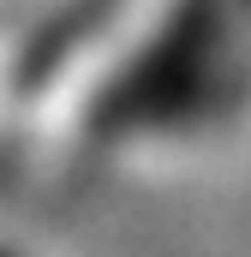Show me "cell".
Here are the masks:
<instances>
[{
    "label": "cell",
    "instance_id": "1",
    "mask_svg": "<svg viewBox=\"0 0 251 257\" xmlns=\"http://www.w3.org/2000/svg\"><path fill=\"white\" fill-rule=\"evenodd\" d=\"M227 12H233V0H180L174 18H168V30L138 54V66L114 90V102L102 108V132L156 126L168 108L186 102L203 78H215L209 60L227 42Z\"/></svg>",
    "mask_w": 251,
    "mask_h": 257
}]
</instances>
